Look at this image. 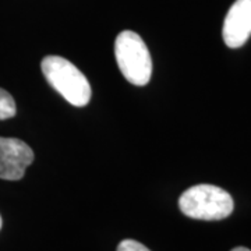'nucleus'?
<instances>
[{"label":"nucleus","instance_id":"1","mask_svg":"<svg viewBox=\"0 0 251 251\" xmlns=\"http://www.w3.org/2000/svg\"><path fill=\"white\" fill-rule=\"evenodd\" d=\"M180 211L200 221H221L233 212L232 196L212 184H197L187 188L179 198Z\"/></svg>","mask_w":251,"mask_h":251},{"label":"nucleus","instance_id":"2","mask_svg":"<svg viewBox=\"0 0 251 251\" xmlns=\"http://www.w3.org/2000/svg\"><path fill=\"white\" fill-rule=\"evenodd\" d=\"M41 69L50 87L73 106H85L90 102L91 85L87 77L72 62L60 56H46Z\"/></svg>","mask_w":251,"mask_h":251},{"label":"nucleus","instance_id":"3","mask_svg":"<svg viewBox=\"0 0 251 251\" xmlns=\"http://www.w3.org/2000/svg\"><path fill=\"white\" fill-rule=\"evenodd\" d=\"M115 56L126 80L143 87L151 80L152 60L143 38L133 31H123L115 41Z\"/></svg>","mask_w":251,"mask_h":251},{"label":"nucleus","instance_id":"4","mask_svg":"<svg viewBox=\"0 0 251 251\" xmlns=\"http://www.w3.org/2000/svg\"><path fill=\"white\" fill-rule=\"evenodd\" d=\"M34 162L29 145L18 138L0 137V179L20 180Z\"/></svg>","mask_w":251,"mask_h":251},{"label":"nucleus","instance_id":"5","mask_svg":"<svg viewBox=\"0 0 251 251\" xmlns=\"http://www.w3.org/2000/svg\"><path fill=\"white\" fill-rule=\"evenodd\" d=\"M222 36L226 46L236 49L251 36V0H236L225 17Z\"/></svg>","mask_w":251,"mask_h":251},{"label":"nucleus","instance_id":"6","mask_svg":"<svg viewBox=\"0 0 251 251\" xmlns=\"http://www.w3.org/2000/svg\"><path fill=\"white\" fill-rule=\"evenodd\" d=\"M17 113L14 98L9 92L0 88V120H6L10 117H14Z\"/></svg>","mask_w":251,"mask_h":251},{"label":"nucleus","instance_id":"7","mask_svg":"<svg viewBox=\"0 0 251 251\" xmlns=\"http://www.w3.org/2000/svg\"><path fill=\"white\" fill-rule=\"evenodd\" d=\"M117 251H151L150 249H147L144 244L141 243L131 240V239H127L123 240L117 246Z\"/></svg>","mask_w":251,"mask_h":251},{"label":"nucleus","instance_id":"8","mask_svg":"<svg viewBox=\"0 0 251 251\" xmlns=\"http://www.w3.org/2000/svg\"><path fill=\"white\" fill-rule=\"evenodd\" d=\"M232 251H251L249 250V249H246V247H236V249H233Z\"/></svg>","mask_w":251,"mask_h":251},{"label":"nucleus","instance_id":"9","mask_svg":"<svg viewBox=\"0 0 251 251\" xmlns=\"http://www.w3.org/2000/svg\"><path fill=\"white\" fill-rule=\"evenodd\" d=\"M1 225H3V222H1V216H0V229H1Z\"/></svg>","mask_w":251,"mask_h":251}]
</instances>
